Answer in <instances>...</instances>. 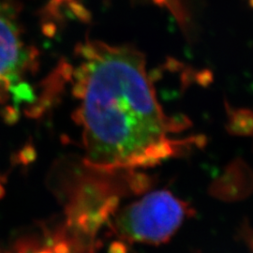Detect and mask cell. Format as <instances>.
Returning a JSON list of instances; mask_svg holds the SVG:
<instances>
[{
    "instance_id": "4",
    "label": "cell",
    "mask_w": 253,
    "mask_h": 253,
    "mask_svg": "<svg viewBox=\"0 0 253 253\" xmlns=\"http://www.w3.org/2000/svg\"><path fill=\"white\" fill-rule=\"evenodd\" d=\"M53 253L51 245L41 247L35 238L25 237L14 245L11 253Z\"/></svg>"
},
{
    "instance_id": "3",
    "label": "cell",
    "mask_w": 253,
    "mask_h": 253,
    "mask_svg": "<svg viewBox=\"0 0 253 253\" xmlns=\"http://www.w3.org/2000/svg\"><path fill=\"white\" fill-rule=\"evenodd\" d=\"M31 62L32 54L23 41L14 9L0 2V101L8 94L14 100L33 97L30 87L22 84Z\"/></svg>"
},
{
    "instance_id": "7",
    "label": "cell",
    "mask_w": 253,
    "mask_h": 253,
    "mask_svg": "<svg viewBox=\"0 0 253 253\" xmlns=\"http://www.w3.org/2000/svg\"><path fill=\"white\" fill-rule=\"evenodd\" d=\"M4 194H5V190H4L3 186L0 184V199H1V198H3Z\"/></svg>"
},
{
    "instance_id": "8",
    "label": "cell",
    "mask_w": 253,
    "mask_h": 253,
    "mask_svg": "<svg viewBox=\"0 0 253 253\" xmlns=\"http://www.w3.org/2000/svg\"><path fill=\"white\" fill-rule=\"evenodd\" d=\"M250 3H251V5H252V7H253V0H248Z\"/></svg>"
},
{
    "instance_id": "5",
    "label": "cell",
    "mask_w": 253,
    "mask_h": 253,
    "mask_svg": "<svg viewBox=\"0 0 253 253\" xmlns=\"http://www.w3.org/2000/svg\"><path fill=\"white\" fill-rule=\"evenodd\" d=\"M109 253H126V245L120 241L113 242L109 247Z\"/></svg>"
},
{
    "instance_id": "6",
    "label": "cell",
    "mask_w": 253,
    "mask_h": 253,
    "mask_svg": "<svg viewBox=\"0 0 253 253\" xmlns=\"http://www.w3.org/2000/svg\"><path fill=\"white\" fill-rule=\"evenodd\" d=\"M62 0H56V2H61ZM169 0H154V2H157V3H160V4H165L167 3Z\"/></svg>"
},
{
    "instance_id": "1",
    "label": "cell",
    "mask_w": 253,
    "mask_h": 253,
    "mask_svg": "<svg viewBox=\"0 0 253 253\" xmlns=\"http://www.w3.org/2000/svg\"><path fill=\"white\" fill-rule=\"evenodd\" d=\"M80 54L75 94L91 167L103 172L151 167L201 145L200 138L180 135L188 121L164 113L138 50L88 42Z\"/></svg>"
},
{
    "instance_id": "2",
    "label": "cell",
    "mask_w": 253,
    "mask_h": 253,
    "mask_svg": "<svg viewBox=\"0 0 253 253\" xmlns=\"http://www.w3.org/2000/svg\"><path fill=\"white\" fill-rule=\"evenodd\" d=\"M191 209L168 190L153 191L124 208L116 227L129 242L160 245L176 233Z\"/></svg>"
},
{
    "instance_id": "9",
    "label": "cell",
    "mask_w": 253,
    "mask_h": 253,
    "mask_svg": "<svg viewBox=\"0 0 253 253\" xmlns=\"http://www.w3.org/2000/svg\"><path fill=\"white\" fill-rule=\"evenodd\" d=\"M0 253H1V252H0Z\"/></svg>"
}]
</instances>
